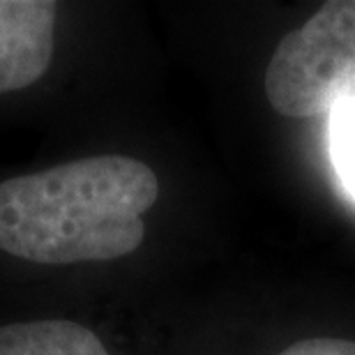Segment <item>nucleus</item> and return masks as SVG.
I'll return each instance as SVG.
<instances>
[{"mask_svg": "<svg viewBox=\"0 0 355 355\" xmlns=\"http://www.w3.org/2000/svg\"><path fill=\"white\" fill-rule=\"evenodd\" d=\"M157 194L153 168L125 155L10 178L0 182V250L42 266L127 257L144 243Z\"/></svg>", "mask_w": 355, "mask_h": 355, "instance_id": "f257e3e1", "label": "nucleus"}, {"mask_svg": "<svg viewBox=\"0 0 355 355\" xmlns=\"http://www.w3.org/2000/svg\"><path fill=\"white\" fill-rule=\"evenodd\" d=\"M353 92L355 0H335L277 44L266 95L277 113L304 120L332 111Z\"/></svg>", "mask_w": 355, "mask_h": 355, "instance_id": "f03ea898", "label": "nucleus"}, {"mask_svg": "<svg viewBox=\"0 0 355 355\" xmlns=\"http://www.w3.org/2000/svg\"><path fill=\"white\" fill-rule=\"evenodd\" d=\"M55 49V3L0 0V95L40 81Z\"/></svg>", "mask_w": 355, "mask_h": 355, "instance_id": "7ed1b4c3", "label": "nucleus"}, {"mask_svg": "<svg viewBox=\"0 0 355 355\" xmlns=\"http://www.w3.org/2000/svg\"><path fill=\"white\" fill-rule=\"evenodd\" d=\"M0 355H109V351L81 323L31 321L0 328Z\"/></svg>", "mask_w": 355, "mask_h": 355, "instance_id": "20e7f679", "label": "nucleus"}, {"mask_svg": "<svg viewBox=\"0 0 355 355\" xmlns=\"http://www.w3.org/2000/svg\"><path fill=\"white\" fill-rule=\"evenodd\" d=\"M330 113L332 164H335L346 191L355 198V97L342 99Z\"/></svg>", "mask_w": 355, "mask_h": 355, "instance_id": "39448f33", "label": "nucleus"}, {"mask_svg": "<svg viewBox=\"0 0 355 355\" xmlns=\"http://www.w3.org/2000/svg\"><path fill=\"white\" fill-rule=\"evenodd\" d=\"M279 355H355V342L351 339H302L288 346Z\"/></svg>", "mask_w": 355, "mask_h": 355, "instance_id": "423d86ee", "label": "nucleus"}]
</instances>
